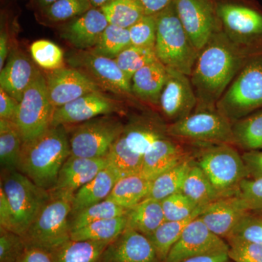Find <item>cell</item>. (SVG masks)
I'll list each match as a JSON object with an SVG mask.
<instances>
[{"mask_svg":"<svg viewBox=\"0 0 262 262\" xmlns=\"http://www.w3.org/2000/svg\"><path fill=\"white\" fill-rule=\"evenodd\" d=\"M157 37L155 52L158 61L190 77L199 51L179 19L173 3L155 15Z\"/></svg>","mask_w":262,"mask_h":262,"instance_id":"3","label":"cell"},{"mask_svg":"<svg viewBox=\"0 0 262 262\" xmlns=\"http://www.w3.org/2000/svg\"><path fill=\"white\" fill-rule=\"evenodd\" d=\"M19 102L0 89V119L14 122L18 113Z\"/></svg>","mask_w":262,"mask_h":262,"instance_id":"51","label":"cell"},{"mask_svg":"<svg viewBox=\"0 0 262 262\" xmlns=\"http://www.w3.org/2000/svg\"><path fill=\"white\" fill-rule=\"evenodd\" d=\"M141 8L144 10V14L155 15L163 11L173 0H137Z\"/></svg>","mask_w":262,"mask_h":262,"instance_id":"53","label":"cell"},{"mask_svg":"<svg viewBox=\"0 0 262 262\" xmlns=\"http://www.w3.org/2000/svg\"><path fill=\"white\" fill-rule=\"evenodd\" d=\"M215 108L232 123L262 110V53L248 58Z\"/></svg>","mask_w":262,"mask_h":262,"instance_id":"5","label":"cell"},{"mask_svg":"<svg viewBox=\"0 0 262 262\" xmlns=\"http://www.w3.org/2000/svg\"><path fill=\"white\" fill-rule=\"evenodd\" d=\"M227 261H229L228 252H222L196 256V257L188 258L181 262H226Z\"/></svg>","mask_w":262,"mask_h":262,"instance_id":"54","label":"cell"},{"mask_svg":"<svg viewBox=\"0 0 262 262\" xmlns=\"http://www.w3.org/2000/svg\"><path fill=\"white\" fill-rule=\"evenodd\" d=\"M167 125L155 117H136L125 125L122 136L127 147L143 157L157 141L168 136Z\"/></svg>","mask_w":262,"mask_h":262,"instance_id":"24","label":"cell"},{"mask_svg":"<svg viewBox=\"0 0 262 262\" xmlns=\"http://www.w3.org/2000/svg\"><path fill=\"white\" fill-rule=\"evenodd\" d=\"M89 0H58L42 9V15L49 21L62 23L70 21L92 8Z\"/></svg>","mask_w":262,"mask_h":262,"instance_id":"42","label":"cell"},{"mask_svg":"<svg viewBox=\"0 0 262 262\" xmlns=\"http://www.w3.org/2000/svg\"><path fill=\"white\" fill-rule=\"evenodd\" d=\"M107 165L106 158H85L71 155L62 166L56 185L51 192L74 194Z\"/></svg>","mask_w":262,"mask_h":262,"instance_id":"22","label":"cell"},{"mask_svg":"<svg viewBox=\"0 0 262 262\" xmlns=\"http://www.w3.org/2000/svg\"><path fill=\"white\" fill-rule=\"evenodd\" d=\"M99 262H161L144 234L127 227L104 250Z\"/></svg>","mask_w":262,"mask_h":262,"instance_id":"18","label":"cell"},{"mask_svg":"<svg viewBox=\"0 0 262 262\" xmlns=\"http://www.w3.org/2000/svg\"><path fill=\"white\" fill-rule=\"evenodd\" d=\"M0 187L8 198L13 215V231L23 237L51 198V192L38 187L27 176L3 171Z\"/></svg>","mask_w":262,"mask_h":262,"instance_id":"9","label":"cell"},{"mask_svg":"<svg viewBox=\"0 0 262 262\" xmlns=\"http://www.w3.org/2000/svg\"><path fill=\"white\" fill-rule=\"evenodd\" d=\"M182 192L198 206H207L220 198L206 174L194 160L184 181Z\"/></svg>","mask_w":262,"mask_h":262,"instance_id":"35","label":"cell"},{"mask_svg":"<svg viewBox=\"0 0 262 262\" xmlns=\"http://www.w3.org/2000/svg\"><path fill=\"white\" fill-rule=\"evenodd\" d=\"M183 27L198 51L222 29L215 0H173Z\"/></svg>","mask_w":262,"mask_h":262,"instance_id":"13","label":"cell"},{"mask_svg":"<svg viewBox=\"0 0 262 262\" xmlns=\"http://www.w3.org/2000/svg\"><path fill=\"white\" fill-rule=\"evenodd\" d=\"M110 243L70 239L51 252L55 262H99Z\"/></svg>","mask_w":262,"mask_h":262,"instance_id":"29","label":"cell"},{"mask_svg":"<svg viewBox=\"0 0 262 262\" xmlns=\"http://www.w3.org/2000/svg\"><path fill=\"white\" fill-rule=\"evenodd\" d=\"M205 207H199L190 216L180 221H165L152 234L148 236L161 262L165 261L170 249L179 241L184 229L198 218Z\"/></svg>","mask_w":262,"mask_h":262,"instance_id":"30","label":"cell"},{"mask_svg":"<svg viewBox=\"0 0 262 262\" xmlns=\"http://www.w3.org/2000/svg\"><path fill=\"white\" fill-rule=\"evenodd\" d=\"M18 262H55L51 251L26 244Z\"/></svg>","mask_w":262,"mask_h":262,"instance_id":"49","label":"cell"},{"mask_svg":"<svg viewBox=\"0 0 262 262\" xmlns=\"http://www.w3.org/2000/svg\"><path fill=\"white\" fill-rule=\"evenodd\" d=\"M169 137L180 143L203 146L234 145L232 123L216 108L198 110L167 125Z\"/></svg>","mask_w":262,"mask_h":262,"instance_id":"8","label":"cell"},{"mask_svg":"<svg viewBox=\"0 0 262 262\" xmlns=\"http://www.w3.org/2000/svg\"><path fill=\"white\" fill-rule=\"evenodd\" d=\"M45 77L48 96L55 108L84 95L101 92V88L89 76L73 67L46 71Z\"/></svg>","mask_w":262,"mask_h":262,"instance_id":"17","label":"cell"},{"mask_svg":"<svg viewBox=\"0 0 262 262\" xmlns=\"http://www.w3.org/2000/svg\"><path fill=\"white\" fill-rule=\"evenodd\" d=\"M54 111L48 96L46 77L38 70L19 103L14 121L23 144L42 135L51 127Z\"/></svg>","mask_w":262,"mask_h":262,"instance_id":"10","label":"cell"},{"mask_svg":"<svg viewBox=\"0 0 262 262\" xmlns=\"http://www.w3.org/2000/svg\"><path fill=\"white\" fill-rule=\"evenodd\" d=\"M236 195L247 211L262 212V177L244 179Z\"/></svg>","mask_w":262,"mask_h":262,"instance_id":"47","label":"cell"},{"mask_svg":"<svg viewBox=\"0 0 262 262\" xmlns=\"http://www.w3.org/2000/svg\"><path fill=\"white\" fill-rule=\"evenodd\" d=\"M194 155V163L206 174L221 198L235 196L248 179L242 155L232 144L203 146Z\"/></svg>","mask_w":262,"mask_h":262,"instance_id":"6","label":"cell"},{"mask_svg":"<svg viewBox=\"0 0 262 262\" xmlns=\"http://www.w3.org/2000/svg\"><path fill=\"white\" fill-rule=\"evenodd\" d=\"M127 211L113 202L105 200L71 215V230L82 228L97 221L122 216L127 214Z\"/></svg>","mask_w":262,"mask_h":262,"instance_id":"38","label":"cell"},{"mask_svg":"<svg viewBox=\"0 0 262 262\" xmlns=\"http://www.w3.org/2000/svg\"><path fill=\"white\" fill-rule=\"evenodd\" d=\"M23 141L15 122L0 119V165L2 171L18 170Z\"/></svg>","mask_w":262,"mask_h":262,"instance_id":"31","label":"cell"},{"mask_svg":"<svg viewBox=\"0 0 262 262\" xmlns=\"http://www.w3.org/2000/svg\"><path fill=\"white\" fill-rule=\"evenodd\" d=\"M50 192L51 198L22 237L25 244L51 251L71 239L74 194Z\"/></svg>","mask_w":262,"mask_h":262,"instance_id":"7","label":"cell"},{"mask_svg":"<svg viewBox=\"0 0 262 262\" xmlns=\"http://www.w3.org/2000/svg\"><path fill=\"white\" fill-rule=\"evenodd\" d=\"M165 221L185 220L199 207L182 192L176 193L161 201Z\"/></svg>","mask_w":262,"mask_h":262,"instance_id":"45","label":"cell"},{"mask_svg":"<svg viewBox=\"0 0 262 262\" xmlns=\"http://www.w3.org/2000/svg\"><path fill=\"white\" fill-rule=\"evenodd\" d=\"M37 71L25 53L19 50H13L10 52L5 67L0 71V89L20 103Z\"/></svg>","mask_w":262,"mask_h":262,"instance_id":"23","label":"cell"},{"mask_svg":"<svg viewBox=\"0 0 262 262\" xmlns=\"http://www.w3.org/2000/svg\"><path fill=\"white\" fill-rule=\"evenodd\" d=\"M30 53L33 61L43 70L53 71L64 67L63 50L51 41H35L31 45Z\"/></svg>","mask_w":262,"mask_h":262,"instance_id":"41","label":"cell"},{"mask_svg":"<svg viewBox=\"0 0 262 262\" xmlns=\"http://www.w3.org/2000/svg\"><path fill=\"white\" fill-rule=\"evenodd\" d=\"M99 9L108 24L125 29L130 28L145 15L137 0H110Z\"/></svg>","mask_w":262,"mask_h":262,"instance_id":"37","label":"cell"},{"mask_svg":"<svg viewBox=\"0 0 262 262\" xmlns=\"http://www.w3.org/2000/svg\"><path fill=\"white\" fill-rule=\"evenodd\" d=\"M226 262H231V261H226ZM232 262H233V261H232Z\"/></svg>","mask_w":262,"mask_h":262,"instance_id":"58","label":"cell"},{"mask_svg":"<svg viewBox=\"0 0 262 262\" xmlns=\"http://www.w3.org/2000/svg\"><path fill=\"white\" fill-rule=\"evenodd\" d=\"M167 67L157 60L136 72L131 79L134 97L149 104L159 106L160 95L166 81Z\"/></svg>","mask_w":262,"mask_h":262,"instance_id":"25","label":"cell"},{"mask_svg":"<svg viewBox=\"0 0 262 262\" xmlns=\"http://www.w3.org/2000/svg\"><path fill=\"white\" fill-rule=\"evenodd\" d=\"M131 46L155 49L157 20L155 15H144L128 29Z\"/></svg>","mask_w":262,"mask_h":262,"instance_id":"44","label":"cell"},{"mask_svg":"<svg viewBox=\"0 0 262 262\" xmlns=\"http://www.w3.org/2000/svg\"><path fill=\"white\" fill-rule=\"evenodd\" d=\"M234 146L244 151L262 150V110L232 123Z\"/></svg>","mask_w":262,"mask_h":262,"instance_id":"34","label":"cell"},{"mask_svg":"<svg viewBox=\"0 0 262 262\" xmlns=\"http://www.w3.org/2000/svg\"><path fill=\"white\" fill-rule=\"evenodd\" d=\"M130 46L128 29L108 24L96 46L90 51L115 59L120 53Z\"/></svg>","mask_w":262,"mask_h":262,"instance_id":"39","label":"cell"},{"mask_svg":"<svg viewBox=\"0 0 262 262\" xmlns=\"http://www.w3.org/2000/svg\"><path fill=\"white\" fill-rule=\"evenodd\" d=\"M0 227L13 231V215L8 198L0 187Z\"/></svg>","mask_w":262,"mask_h":262,"instance_id":"52","label":"cell"},{"mask_svg":"<svg viewBox=\"0 0 262 262\" xmlns=\"http://www.w3.org/2000/svg\"><path fill=\"white\" fill-rule=\"evenodd\" d=\"M228 256L233 262H262V244L239 239H226Z\"/></svg>","mask_w":262,"mask_h":262,"instance_id":"46","label":"cell"},{"mask_svg":"<svg viewBox=\"0 0 262 262\" xmlns=\"http://www.w3.org/2000/svg\"><path fill=\"white\" fill-rule=\"evenodd\" d=\"M249 58L222 29L215 32L199 51L189 77L198 98L195 110L215 108Z\"/></svg>","mask_w":262,"mask_h":262,"instance_id":"1","label":"cell"},{"mask_svg":"<svg viewBox=\"0 0 262 262\" xmlns=\"http://www.w3.org/2000/svg\"><path fill=\"white\" fill-rule=\"evenodd\" d=\"M69 64L89 76L101 89L118 96L134 97L131 80L120 70L113 58L91 51H78L67 59Z\"/></svg>","mask_w":262,"mask_h":262,"instance_id":"12","label":"cell"},{"mask_svg":"<svg viewBox=\"0 0 262 262\" xmlns=\"http://www.w3.org/2000/svg\"><path fill=\"white\" fill-rule=\"evenodd\" d=\"M91 5L94 8H101L103 5H106L110 0H89Z\"/></svg>","mask_w":262,"mask_h":262,"instance_id":"56","label":"cell"},{"mask_svg":"<svg viewBox=\"0 0 262 262\" xmlns=\"http://www.w3.org/2000/svg\"><path fill=\"white\" fill-rule=\"evenodd\" d=\"M248 179H258L262 177V150L244 151L242 155Z\"/></svg>","mask_w":262,"mask_h":262,"instance_id":"50","label":"cell"},{"mask_svg":"<svg viewBox=\"0 0 262 262\" xmlns=\"http://www.w3.org/2000/svg\"><path fill=\"white\" fill-rule=\"evenodd\" d=\"M247 212L238 196H227L205 207L199 218L212 232L226 239Z\"/></svg>","mask_w":262,"mask_h":262,"instance_id":"21","label":"cell"},{"mask_svg":"<svg viewBox=\"0 0 262 262\" xmlns=\"http://www.w3.org/2000/svg\"><path fill=\"white\" fill-rule=\"evenodd\" d=\"M8 36L5 30H1L0 34V71L3 70L6 63L9 53V40Z\"/></svg>","mask_w":262,"mask_h":262,"instance_id":"55","label":"cell"},{"mask_svg":"<svg viewBox=\"0 0 262 262\" xmlns=\"http://www.w3.org/2000/svg\"><path fill=\"white\" fill-rule=\"evenodd\" d=\"M122 111L119 101L107 97L101 92L92 93L55 108L51 126L75 125L97 117Z\"/></svg>","mask_w":262,"mask_h":262,"instance_id":"15","label":"cell"},{"mask_svg":"<svg viewBox=\"0 0 262 262\" xmlns=\"http://www.w3.org/2000/svg\"><path fill=\"white\" fill-rule=\"evenodd\" d=\"M127 227L126 215L93 222L82 228L71 232V239L75 241L112 242Z\"/></svg>","mask_w":262,"mask_h":262,"instance_id":"33","label":"cell"},{"mask_svg":"<svg viewBox=\"0 0 262 262\" xmlns=\"http://www.w3.org/2000/svg\"><path fill=\"white\" fill-rule=\"evenodd\" d=\"M127 227L148 237L165 222L161 201L147 198L128 209Z\"/></svg>","mask_w":262,"mask_h":262,"instance_id":"28","label":"cell"},{"mask_svg":"<svg viewBox=\"0 0 262 262\" xmlns=\"http://www.w3.org/2000/svg\"><path fill=\"white\" fill-rule=\"evenodd\" d=\"M125 125L120 120L102 115L75 125L69 136L71 155L80 158H106L110 148L122 135Z\"/></svg>","mask_w":262,"mask_h":262,"instance_id":"11","label":"cell"},{"mask_svg":"<svg viewBox=\"0 0 262 262\" xmlns=\"http://www.w3.org/2000/svg\"><path fill=\"white\" fill-rule=\"evenodd\" d=\"M167 71L159 106L164 116L174 122L187 117L195 110L198 98L189 76L172 69L167 68Z\"/></svg>","mask_w":262,"mask_h":262,"instance_id":"16","label":"cell"},{"mask_svg":"<svg viewBox=\"0 0 262 262\" xmlns=\"http://www.w3.org/2000/svg\"><path fill=\"white\" fill-rule=\"evenodd\" d=\"M190 156L179 141L167 136L157 141L144 155L139 174L153 181Z\"/></svg>","mask_w":262,"mask_h":262,"instance_id":"20","label":"cell"},{"mask_svg":"<svg viewBox=\"0 0 262 262\" xmlns=\"http://www.w3.org/2000/svg\"><path fill=\"white\" fill-rule=\"evenodd\" d=\"M108 24L101 9L92 8L65 23L61 37L78 51H89L96 46Z\"/></svg>","mask_w":262,"mask_h":262,"instance_id":"19","label":"cell"},{"mask_svg":"<svg viewBox=\"0 0 262 262\" xmlns=\"http://www.w3.org/2000/svg\"><path fill=\"white\" fill-rule=\"evenodd\" d=\"M25 245L21 236L0 227V262H18Z\"/></svg>","mask_w":262,"mask_h":262,"instance_id":"48","label":"cell"},{"mask_svg":"<svg viewBox=\"0 0 262 262\" xmlns=\"http://www.w3.org/2000/svg\"><path fill=\"white\" fill-rule=\"evenodd\" d=\"M120 70L131 80L136 72L158 60L155 49L130 46L115 58Z\"/></svg>","mask_w":262,"mask_h":262,"instance_id":"40","label":"cell"},{"mask_svg":"<svg viewBox=\"0 0 262 262\" xmlns=\"http://www.w3.org/2000/svg\"><path fill=\"white\" fill-rule=\"evenodd\" d=\"M37 1V5H39V8L41 9L46 8V7L49 6L53 3H56L58 0H36Z\"/></svg>","mask_w":262,"mask_h":262,"instance_id":"57","label":"cell"},{"mask_svg":"<svg viewBox=\"0 0 262 262\" xmlns=\"http://www.w3.org/2000/svg\"><path fill=\"white\" fill-rule=\"evenodd\" d=\"M142 158L127 147L122 135L114 143L106 156L108 165L116 172L120 179L140 173Z\"/></svg>","mask_w":262,"mask_h":262,"instance_id":"36","label":"cell"},{"mask_svg":"<svg viewBox=\"0 0 262 262\" xmlns=\"http://www.w3.org/2000/svg\"><path fill=\"white\" fill-rule=\"evenodd\" d=\"M151 181L140 174L119 179L106 200L128 210L149 198Z\"/></svg>","mask_w":262,"mask_h":262,"instance_id":"27","label":"cell"},{"mask_svg":"<svg viewBox=\"0 0 262 262\" xmlns=\"http://www.w3.org/2000/svg\"><path fill=\"white\" fill-rule=\"evenodd\" d=\"M228 251L229 245L225 239L212 232L198 216L187 225L164 262H181Z\"/></svg>","mask_w":262,"mask_h":262,"instance_id":"14","label":"cell"},{"mask_svg":"<svg viewBox=\"0 0 262 262\" xmlns=\"http://www.w3.org/2000/svg\"><path fill=\"white\" fill-rule=\"evenodd\" d=\"M230 238L262 244V212H247L226 239Z\"/></svg>","mask_w":262,"mask_h":262,"instance_id":"43","label":"cell"},{"mask_svg":"<svg viewBox=\"0 0 262 262\" xmlns=\"http://www.w3.org/2000/svg\"><path fill=\"white\" fill-rule=\"evenodd\" d=\"M70 156L67 127L51 126L42 135L24 143L18 170L38 187L51 192Z\"/></svg>","mask_w":262,"mask_h":262,"instance_id":"2","label":"cell"},{"mask_svg":"<svg viewBox=\"0 0 262 262\" xmlns=\"http://www.w3.org/2000/svg\"><path fill=\"white\" fill-rule=\"evenodd\" d=\"M222 31L251 57L262 53V9L244 0H215Z\"/></svg>","mask_w":262,"mask_h":262,"instance_id":"4","label":"cell"},{"mask_svg":"<svg viewBox=\"0 0 262 262\" xmlns=\"http://www.w3.org/2000/svg\"><path fill=\"white\" fill-rule=\"evenodd\" d=\"M119 179L116 172L108 165L74 194L71 215L106 200Z\"/></svg>","mask_w":262,"mask_h":262,"instance_id":"26","label":"cell"},{"mask_svg":"<svg viewBox=\"0 0 262 262\" xmlns=\"http://www.w3.org/2000/svg\"><path fill=\"white\" fill-rule=\"evenodd\" d=\"M193 163L194 157L192 155L151 181L149 198L161 201L176 193L182 192L184 181Z\"/></svg>","mask_w":262,"mask_h":262,"instance_id":"32","label":"cell"}]
</instances>
